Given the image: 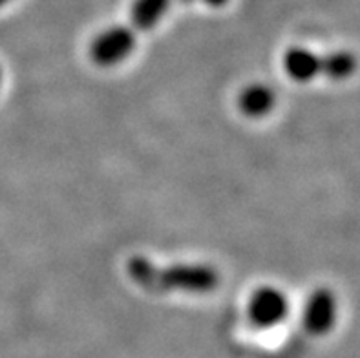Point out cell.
Here are the masks:
<instances>
[{
	"label": "cell",
	"instance_id": "6da1fadb",
	"mask_svg": "<svg viewBox=\"0 0 360 358\" xmlns=\"http://www.w3.org/2000/svg\"><path fill=\"white\" fill-rule=\"evenodd\" d=\"M128 278L146 293H191L205 295L219 286V274L214 267L203 263H178L158 267L145 256H134L127 262Z\"/></svg>",
	"mask_w": 360,
	"mask_h": 358
},
{
	"label": "cell",
	"instance_id": "7a4b0ae2",
	"mask_svg": "<svg viewBox=\"0 0 360 358\" xmlns=\"http://www.w3.org/2000/svg\"><path fill=\"white\" fill-rule=\"evenodd\" d=\"M288 295L278 287H260L252 293L247 302V318L258 329H271V327L280 326L288 318Z\"/></svg>",
	"mask_w": 360,
	"mask_h": 358
},
{
	"label": "cell",
	"instance_id": "3957f363",
	"mask_svg": "<svg viewBox=\"0 0 360 358\" xmlns=\"http://www.w3.org/2000/svg\"><path fill=\"white\" fill-rule=\"evenodd\" d=\"M338 318L337 295L329 287H316L307 295L302 309V326L309 335L324 336L333 331Z\"/></svg>",
	"mask_w": 360,
	"mask_h": 358
},
{
	"label": "cell",
	"instance_id": "277c9868",
	"mask_svg": "<svg viewBox=\"0 0 360 358\" xmlns=\"http://www.w3.org/2000/svg\"><path fill=\"white\" fill-rule=\"evenodd\" d=\"M136 48V32L127 26H112L91 41L90 57L101 68L123 63Z\"/></svg>",
	"mask_w": 360,
	"mask_h": 358
},
{
	"label": "cell",
	"instance_id": "5b68a950",
	"mask_svg": "<svg viewBox=\"0 0 360 358\" xmlns=\"http://www.w3.org/2000/svg\"><path fill=\"white\" fill-rule=\"evenodd\" d=\"M283 72L298 84L315 81L320 77V55L304 46H291L283 53Z\"/></svg>",
	"mask_w": 360,
	"mask_h": 358
},
{
	"label": "cell",
	"instance_id": "8992f818",
	"mask_svg": "<svg viewBox=\"0 0 360 358\" xmlns=\"http://www.w3.org/2000/svg\"><path fill=\"white\" fill-rule=\"evenodd\" d=\"M276 105V94L264 82L247 84L238 96V108L243 115L251 119H260L269 115Z\"/></svg>",
	"mask_w": 360,
	"mask_h": 358
},
{
	"label": "cell",
	"instance_id": "52a82bcc",
	"mask_svg": "<svg viewBox=\"0 0 360 358\" xmlns=\"http://www.w3.org/2000/svg\"><path fill=\"white\" fill-rule=\"evenodd\" d=\"M360 68V60L353 51L335 50L326 55H320V77L331 82H346Z\"/></svg>",
	"mask_w": 360,
	"mask_h": 358
},
{
	"label": "cell",
	"instance_id": "ba28073f",
	"mask_svg": "<svg viewBox=\"0 0 360 358\" xmlns=\"http://www.w3.org/2000/svg\"><path fill=\"white\" fill-rule=\"evenodd\" d=\"M170 0H134L130 8V23L136 30H152L169 11Z\"/></svg>",
	"mask_w": 360,
	"mask_h": 358
},
{
	"label": "cell",
	"instance_id": "9c48e42d",
	"mask_svg": "<svg viewBox=\"0 0 360 358\" xmlns=\"http://www.w3.org/2000/svg\"><path fill=\"white\" fill-rule=\"evenodd\" d=\"M205 4L212 6V8H221V6L227 4V0H203Z\"/></svg>",
	"mask_w": 360,
	"mask_h": 358
},
{
	"label": "cell",
	"instance_id": "30bf717a",
	"mask_svg": "<svg viewBox=\"0 0 360 358\" xmlns=\"http://www.w3.org/2000/svg\"><path fill=\"white\" fill-rule=\"evenodd\" d=\"M8 2H9V0H0V8H2V6L8 4Z\"/></svg>",
	"mask_w": 360,
	"mask_h": 358
},
{
	"label": "cell",
	"instance_id": "8fae6325",
	"mask_svg": "<svg viewBox=\"0 0 360 358\" xmlns=\"http://www.w3.org/2000/svg\"><path fill=\"white\" fill-rule=\"evenodd\" d=\"M0 82H2V70H0Z\"/></svg>",
	"mask_w": 360,
	"mask_h": 358
},
{
	"label": "cell",
	"instance_id": "7c38bea8",
	"mask_svg": "<svg viewBox=\"0 0 360 358\" xmlns=\"http://www.w3.org/2000/svg\"><path fill=\"white\" fill-rule=\"evenodd\" d=\"M183 2H191V0H183Z\"/></svg>",
	"mask_w": 360,
	"mask_h": 358
}]
</instances>
